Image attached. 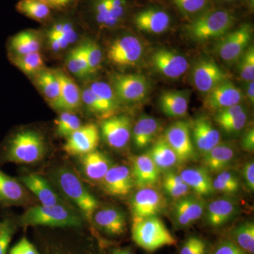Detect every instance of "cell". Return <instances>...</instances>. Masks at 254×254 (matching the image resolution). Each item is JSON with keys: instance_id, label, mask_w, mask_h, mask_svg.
<instances>
[{"instance_id": "9c48e42d", "label": "cell", "mask_w": 254, "mask_h": 254, "mask_svg": "<svg viewBox=\"0 0 254 254\" xmlns=\"http://www.w3.org/2000/svg\"><path fill=\"white\" fill-rule=\"evenodd\" d=\"M163 137L175 151L179 163H185L194 158V145L190 125L186 122L178 121L172 124L167 128Z\"/></svg>"}, {"instance_id": "db71d44e", "label": "cell", "mask_w": 254, "mask_h": 254, "mask_svg": "<svg viewBox=\"0 0 254 254\" xmlns=\"http://www.w3.org/2000/svg\"><path fill=\"white\" fill-rule=\"evenodd\" d=\"M213 254H246L236 244L232 242H224L217 247Z\"/></svg>"}, {"instance_id": "cb8c5ba5", "label": "cell", "mask_w": 254, "mask_h": 254, "mask_svg": "<svg viewBox=\"0 0 254 254\" xmlns=\"http://www.w3.org/2000/svg\"><path fill=\"white\" fill-rule=\"evenodd\" d=\"M19 181L38 198L41 205L50 206L63 203L49 182L41 175L30 173L20 177Z\"/></svg>"}, {"instance_id": "8992f818", "label": "cell", "mask_w": 254, "mask_h": 254, "mask_svg": "<svg viewBox=\"0 0 254 254\" xmlns=\"http://www.w3.org/2000/svg\"><path fill=\"white\" fill-rule=\"evenodd\" d=\"M40 254H102L86 237L53 236L41 239Z\"/></svg>"}, {"instance_id": "003e7915", "label": "cell", "mask_w": 254, "mask_h": 254, "mask_svg": "<svg viewBox=\"0 0 254 254\" xmlns=\"http://www.w3.org/2000/svg\"><path fill=\"white\" fill-rule=\"evenodd\" d=\"M220 1H224V2H229V1H235V0H219Z\"/></svg>"}, {"instance_id": "f907efd6", "label": "cell", "mask_w": 254, "mask_h": 254, "mask_svg": "<svg viewBox=\"0 0 254 254\" xmlns=\"http://www.w3.org/2000/svg\"><path fill=\"white\" fill-rule=\"evenodd\" d=\"M244 111H245V108L240 104L233 105V106L230 107V108L219 110V111L216 112V115L215 116V123L218 125L225 123V122L229 121V120L235 118L239 114Z\"/></svg>"}, {"instance_id": "681fc988", "label": "cell", "mask_w": 254, "mask_h": 254, "mask_svg": "<svg viewBox=\"0 0 254 254\" xmlns=\"http://www.w3.org/2000/svg\"><path fill=\"white\" fill-rule=\"evenodd\" d=\"M247 119H248L247 114L245 111H244L239 114L237 116L232 119V120L220 124L218 125L224 131L227 133H238V132L242 131L244 127H245Z\"/></svg>"}, {"instance_id": "44dd1931", "label": "cell", "mask_w": 254, "mask_h": 254, "mask_svg": "<svg viewBox=\"0 0 254 254\" xmlns=\"http://www.w3.org/2000/svg\"><path fill=\"white\" fill-rule=\"evenodd\" d=\"M102 180L105 191L116 196L128 194L135 186L131 170L125 165H113Z\"/></svg>"}, {"instance_id": "6da1fadb", "label": "cell", "mask_w": 254, "mask_h": 254, "mask_svg": "<svg viewBox=\"0 0 254 254\" xmlns=\"http://www.w3.org/2000/svg\"><path fill=\"white\" fill-rule=\"evenodd\" d=\"M17 226L50 227L56 228L78 229L82 227L81 217L66 205L32 206L18 218Z\"/></svg>"}, {"instance_id": "836d02e7", "label": "cell", "mask_w": 254, "mask_h": 254, "mask_svg": "<svg viewBox=\"0 0 254 254\" xmlns=\"http://www.w3.org/2000/svg\"><path fill=\"white\" fill-rule=\"evenodd\" d=\"M9 49L14 55H21L36 53L41 49V41L36 32H20L11 38Z\"/></svg>"}, {"instance_id": "c3c4849f", "label": "cell", "mask_w": 254, "mask_h": 254, "mask_svg": "<svg viewBox=\"0 0 254 254\" xmlns=\"http://www.w3.org/2000/svg\"><path fill=\"white\" fill-rule=\"evenodd\" d=\"M206 244L198 237H190L182 246L180 254H205Z\"/></svg>"}, {"instance_id": "52a82bcc", "label": "cell", "mask_w": 254, "mask_h": 254, "mask_svg": "<svg viewBox=\"0 0 254 254\" xmlns=\"http://www.w3.org/2000/svg\"><path fill=\"white\" fill-rule=\"evenodd\" d=\"M253 36V28L244 24L235 31L225 35L217 45L215 51L220 59L228 64L236 63L248 49Z\"/></svg>"}, {"instance_id": "5bb4252c", "label": "cell", "mask_w": 254, "mask_h": 254, "mask_svg": "<svg viewBox=\"0 0 254 254\" xmlns=\"http://www.w3.org/2000/svg\"><path fill=\"white\" fill-rule=\"evenodd\" d=\"M101 132L109 146L122 149L128 144L131 138V120L125 115L110 117L102 123Z\"/></svg>"}, {"instance_id": "f1b7e54d", "label": "cell", "mask_w": 254, "mask_h": 254, "mask_svg": "<svg viewBox=\"0 0 254 254\" xmlns=\"http://www.w3.org/2000/svg\"><path fill=\"white\" fill-rule=\"evenodd\" d=\"M190 96L188 91L164 92L159 98L160 110L167 116L182 118L188 112Z\"/></svg>"}, {"instance_id": "74e56055", "label": "cell", "mask_w": 254, "mask_h": 254, "mask_svg": "<svg viewBox=\"0 0 254 254\" xmlns=\"http://www.w3.org/2000/svg\"><path fill=\"white\" fill-rule=\"evenodd\" d=\"M163 187L165 193L175 198H181L188 195L190 190L181 175L171 171L168 172L164 176Z\"/></svg>"}, {"instance_id": "680465c9", "label": "cell", "mask_w": 254, "mask_h": 254, "mask_svg": "<svg viewBox=\"0 0 254 254\" xmlns=\"http://www.w3.org/2000/svg\"><path fill=\"white\" fill-rule=\"evenodd\" d=\"M242 147L244 150L247 151L252 152L254 149V130L251 128L246 133L243 137L242 142Z\"/></svg>"}, {"instance_id": "d6986e66", "label": "cell", "mask_w": 254, "mask_h": 254, "mask_svg": "<svg viewBox=\"0 0 254 254\" xmlns=\"http://www.w3.org/2000/svg\"><path fill=\"white\" fill-rule=\"evenodd\" d=\"M192 138L198 153L206 154L220 143V132L213 126L210 120L205 117L195 119L190 127Z\"/></svg>"}, {"instance_id": "ba28073f", "label": "cell", "mask_w": 254, "mask_h": 254, "mask_svg": "<svg viewBox=\"0 0 254 254\" xmlns=\"http://www.w3.org/2000/svg\"><path fill=\"white\" fill-rule=\"evenodd\" d=\"M111 86L119 100L126 103L141 101L150 89L147 78L139 74H115Z\"/></svg>"}, {"instance_id": "9f6ffc18", "label": "cell", "mask_w": 254, "mask_h": 254, "mask_svg": "<svg viewBox=\"0 0 254 254\" xmlns=\"http://www.w3.org/2000/svg\"><path fill=\"white\" fill-rule=\"evenodd\" d=\"M75 50H76L80 66H81V70L83 71V73H84L85 76L90 74L84 43H81V45L75 48Z\"/></svg>"}, {"instance_id": "11a10c76", "label": "cell", "mask_w": 254, "mask_h": 254, "mask_svg": "<svg viewBox=\"0 0 254 254\" xmlns=\"http://www.w3.org/2000/svg\"><path fill=\"white\" fill-rule=\"evenodd\" d=\"M242 175L245 180L247 188L250 191L254 190V163L253 161H250L245 164L242 169Z\"/></svg>"}, {"instance_id": "d6a6232c", "label": "cell", "mask_w": 254, "mask_h": 254, "mask_svg": "<svg viewBox=\"0 0 254 254\" xmlns=\"http://www.w3.org/2000/svg\"><path fill=\"white\" fill-rule=\"evenodd\" d=\"M148 154L160 171H167L179 163L175 151L165 141L163 136L157 139Z\"/></svg>"}, {"instance_id": "816d5d0a", "label": "cell", "mask_w": 254, "mask_h": 254, "mask_svg": "<svg viewBox=\"0 0 254 254\" xmlns=\"http://www.w3.org/2000/svg\"><path fill=\"white\" fill-rule=\"evenodd\" d=\"M9 254H40L39 251L26 237H23L10 249Z\"/></svg>"}, {"instance_id": "e575fe53", "label": "cell", "mask_w": 254, "mask_h": 254, "mask_svg": "<svg viewBox=\"0 0 254 254\" xmlns=\"http://www.w3.org/2000/svg\"><path fill=\"white\" fill-rule=\"evenodd\" d=\"M36 84L51 106L56 103L60 95V82L55 71L43 69L36 74Z\"/></svg>"}, {"instance_id": "30bf717a", "label": "cell", "mask_w": 254, "mask_h": 254, "mask_svg": "<svg viewBox=\"0 0 254 254\" xmlns=\"http://www.w3.org/2000/svg\"><path fill=\"white\" fill-rule=\"evenodd\" d=\"M163 195L153 187L140 189L131 200L133 222L155 217L165 208Z\"/></svg>"}, {"instance_id": "e7e4bbea", "label": "cell", "mask_w": 254, "mask_h": 254, "mask_svg": "<svg viewBox=\"0 0 254 254\" xmlns=\"http://www.w3.org/2000/svg\"><path fill=\"white\" fill-rule=\"evenodd\" d=\"M38 1H42V2L45 3V4L49 5L50 7H51L52 1H53V0H38Z\"/></svg>"}, {"instance_id": "ee69618b", "label": "cell", "mask_w": 254, "mask_h": 254, "mask_svg": "<svg viewBox=\"0 0 254 254\" xmlns=\"http://www.w3.org/2000/svg\"><path fill=\"white\" fill-rule=\"evenodd\" d=\"M239 65V73L244 81L249 82L254 80V48L249 47L243 55L241 57Z\"/></svg>"}, {"instance_id": "60d3db41", "label": "cell", "mask_w": 254, "mask_h": 254, "mask_svg": "<svg viewBox=\"0 0 254 254\" xmlns=\"http://www.w3.org/2000/svg\"><path fill=\"white\" fill-rule=\"evenodd\" d=\"M237 245L242 250L254 253V224L253 222H247L235 228L232 232Z\"/></svg>"}, {"instance_id": "bcb514c9", "label": "cell", "mask_w": 254, "mask_h": 254, "mask_svg": "<svg viewBox=\"0 0 254 254\" xmlns=\"http://www.w3.org/2000/svg\"><path fill=\"white\" fill-rule=\"evenodd\" d=\"M87 60L90 73H94L100 67L102 62V52L100 47L92 41L85 42Z\"/></svg>"}, {"instance_id": "7c38bea8", "label": "cell", "mask_w": 254, "mask_h": 254, "mask_svg": "<svg viewBox=\"0 0 254 254\" xmlns=\"http://www.w3.org/2000/svg\"><path fill=\"white\" fill-rule=\"evenodd\" d=\"M100 132L94 124L81 126L68 137L64 150L71 155H83L96 150L99 144Z\"/></svg>"}, {"instance_id": "4fadbf2b", "label": "cell", "mask_w": 254, "mask_h": 254, "mask_svg": "<svg viewBox=\"0 0 254 254\" xmlns=\"http://www.w3.org/2000/svg\"><path fill=\"white\" fill-rule=\"evenodd\" d=\"M226 72L215 62L203 60L195 64L192 71V80L198 91L208 93L222 82L227 81Z\"/></svg>"}, {"instance_id": "f35d334b", "label": "cell", "mask_w": 254, "mask_h": 254, "mask_svg": "<svg viewBox=\"0 0 254 254\" xmlns=\"http://www.w3.org/2000/svg\"><path fill=\"white\" fill-rule=\"evenodd\" d=\"M89 88L105 105L111 115L118 109L120 100L110 85L105 82L95 81L91 83Z\"/></svg>"}, {"instance_id": "484cf974", "label": "cell", "mask_w": 254, "mask_h": 254, "mask_svg": "<svg viewBox=\"0 0 254 254\" xmlns=\"http://www.w3.org/2000/svg\"><path fill=\"white\" fill-rule=\"evenodd\" d=\"M94 222L98 228L110 236H120L126 231V218L118 209H102L94 213Z\"/></svg>"}, {"instance_id": "8d00e7d4", "label": "cell", "mask_w": 254, "mask_h": 254, "mask_svg": "<svg viewBox=\"0 0 254 254\" xmlns=\"http://www.w3.org/2000/svg\"><path fill=\"white\" fill-rule=\"evenodd\" d=\"M18 12L35 21H46L51 15V7L38 0H20L16 6Z\"/></svg>"}, {"instance_id": "7402d4cb", "label": "cell", "mask_w": 254, "mask_h": 254, "mask_svg": "<svg viewBox=\"0 0 254 254\" xmlns=\"http://www.w3.org/2000/svg\"><path fill=\"white\" fill-rule=\"evenodd\" d=\"M55 72L60 82V95L58 100L52 107L55 109L71 113L77 110L81 102V93L77 84L63 71L55 70Z\"/></svg>"}, {"instance_id": "ac0fdd59", "label": "cell", "mask_w": 254, "mask_h": 254, "mask_svg": "<svg viewBox=\"0 0 254 254\" xmlns=\"http://www.w3.org/2000/svg\"><path fill=\"white\" fill-rule=\"evenodd\" d=\"M133 21L140 31L150 34H161L170 28L172 18L165 10L150 6L138 11L135 15Z\"/></svg>"}, {"instance_id": "83f0119b", "label": "cell", "mask_w": 254, "mask_h": 254, "mask_svg": "<svg viewBox=\"0 0 254 254\" xmlns=\"http://www.w3.org/2000/svg\"><path fill=\"white\" fill-rule=\"evenodd\" d=\"M236 155L235 145L220 142L213 149L203 155L204 168L209 172L220 173L229 166Z\"/></svg>"}, {"instance_id": "f5cc1de1", "label": "cell", "mask_w": 254, "mask_h": 254, "mask_svg": "<svg viewBox=\"0 0 254 254\" xmlns=\"http://www.w3.org/2000/svg\"><path fill=\"white\" fill-rule=\"evenodd\" d=\"M66 64L67 68L73 74L78 76V77H83L85 76L84 73L82 71L81 66L76 55V50L73 49L67 55L66 60Z\"/></svg>"}, {"instance_id": "7bdbcfd3", "label": "cell", "mask_w": 254, "mask_h": 254, "mask_svg": "<svg viewBox=\"0 0 254 254\" xmlns=\"http://www.w3.org/2000/svg\"><path fill=\"white\" fill-rule=\"evenodd\" d=\"M55 124L58 134L65 138H68L81 126L79 118L71 112H63Z\"/></svg>"}, {"instance_id": "be15d7a7", "label": "cell", "mask_w": 254, "mask_h": 254, "mask_svg": "<svg viewBox=\"0 0 254 254\" xmlns=\"http://www.w3.org/2000/svg\"><path fill=\"white\" fill-rule=\"evenodd\" d=\"M112 254H133L131 251L128 250H122V249H116L114 250Z\"/></svg>"}, {"instance_id": "3957f363", "label": "cell", "mask_w": 254, "mask_h": 254, "mask_svg": "<svg viewBox=\"0 0 254 254\" xmlns=\"http://www.w3.org/2000/svg\"><path fill=\"white\" fill-rule=\"evenodd\" d=\"M46 154L43 137L36 131H21L11 137L5 145L3 160L18 164L36 163Z\"/></svg>"}, {"instance_id": "6125c7cd", "label": "cell", "mask_w": 254, "mask_h": 254, "mask_svg": "<svg viewBox=\"0 0 254 254\" xmlns=\"http://www.w3.org/2000/svg\"><path fill=\"white\" fill-rule=\"evenodd\" d=\"M247 97L251 103H254V81L249 82L248 87H247Z\"/></svg>"}, {"instance_id": "8fae6325", "label": "cell", "mask_w": 254, "mask_h": 254, "mask_svg": "<svg viewBox=\"0 0 254 254\" xmlns=\"http://www.w3.org/2000/svg\"><path fill=\"white\" fill-rule=\"evenodd\" d=\"M143 53V45L137 37L125 36L112 43L108 58L118 66H134L141 60Z\"/></svg>"}, {"instance_id": "603a6c76", "label": "cell", "mask_w": 254, "mask_h": 254, "mask_svg": "<svg viewBox=\"0 0 254 254\" xmlns=\"http://www.w3.org/2000/svg\"><path fill=\"white\" fill-rule=\"evenodd\" d=\"M205 208L204 200L194 196L186 195L179 198L174 205V218L179 226H190L203 215Z\"/></svg>"}, {"instance_id": "2e32d148", "label": "cell", "mask_w": 254, "mask_h": 254, "mask_svg": "<svg viewBox=\"0 0 254 254\" xmlns=\"http://www.w3.org/2000/svg\"><path fill=\"white\" fill-rule=\"evenodd\" d=\"M128 5L127 0H93L92 11L98 25L112 28L123 21Z\"/></svg>"}, {"instance_id": "7dc6e473", "label": "cell", "mask_w": 254, "mask_h": 254, "mask_svg": "<svg viewBox=\"0 0 254 254\" xmlns=\"http://www.w3.org/2000/svg\"><path fill=\"white\" fill-rule=\"evenodd\" d=\"M2 222V230L0 234V254H7L17 225L16 222L8 218L5 219Z\"/></svg>"}, {"instance_id": "f6af8a7d", "label": "cell", "mask_w": 254, "mask_h": 254, "mask_svg": "<svg viewBox=\"0 0 254 254\" xmlns=\"http://www.w3.org/2000/svg\"><path fill=\"white\" fill-rule=\"evenodd\" d=\"M81 100L92 113L105 118L111 115L105 105L100 101L99 98L90 89V88H85L82 92Z\"/></svg>"}, {"instance_id": "6f0895ef", "label": "cell", "mask_w": 254, "mask_h": 254, "mask_svg": "<svg viewBox=\"0 0 254 254\" xmlns=\"http://www.w3.org/2000/svg\"><path fill=\"white\" fill-rule=\"evenodd\" d=\"M61 33L66 38L68 44L73 43L77 38L74 26L69 21H63V30Z\"/></svg>"}, {"instance_id": "f546056e", "label": "cell", "mask_w": 254, "mask_h": 254, "mask_svg": "<svg viewBox=\"0 0 254 254\" xmlns=\"http://www.w3.org/2000/svg\"><path fill=\"white\" fill-rule=\"evenodd\" d=\"M237 205L235 201L227 198H220L210 202L207 207L205 219L209 225L218 227L230 221L237 213Z\"/></svg>"}, {"instance_id": "277c9868", "label": "cell", "mask_w": 254, "mask_h": 254, "mask_svg": "<svg viewBox=\"0 0 254 254\" xmlns=\"http://www.w3.org/2000/svg\"><path fill=\"white\" fill-rule=\"evenodd\" d=\"M53 179L60 190L81 210L85 218L91 221L98 202L87 190L77 175L69 169L60 168L53 173Z\"/></svg>"}, {"instance_id": "d590c367", "label": "cell", "mask_w": 254, "mask_h": 254, "mask_svg": "<svg viewBox=\"0 0 254 254\" xmlns=\"http://www.w3.org/2000/svg\"><path fill=\"white\" fill-rule=\"evenodd\" d=\"M10 56V60L15 66L26 74L36 75L44 69V61L40 52Z\"/></svg>"}, {"instance_id": "d4e9b609", "label": "cell", "mask_w": 254, "mask_h": 254, "mask_svg": "<svg viewBox=\"0 0 254 254\" xmlns=\"http://www.w3.org/2000/svg\"><path fill=\"white\" fill-rule=\"evenodd\" d=\"M160 173V170L148 153L133 158L132 176L134 185L140 189L155 185L158 181Z\"/></svg>"}, {"instance_id": "4316f807", "label": "cell", "mask_w": 254, "mask_h": 254, "mask_svg": "<svg viewBox=\"0 0 254 254\" xmlns=\"http://www.w3.org/2000/svg\"><path fill=\"white\" fill-rule=\"evenodd\" d=\"M180 175L190 190H193L198 196L211 195L215 192L213 180L210 172L204 167L185 169Z\"/></svg>"}, {"instance_id": "e0dca14e", "label": "cell", "mask_w": 254, "mask_h": 254, "mask_svg": "<svg viewBox=\"0 0 254 254\" xmlns=\"http://www.w3.org/2000/svg\"><path fill=\"white\" fill-rule=\"evenodd\" d=\"M206 94L203 104L210 111L218 112L239 105L243 98L240 88L229 81L222 82Z\"/></svg>"}, {"instance_id": "7a4b0ae2", "label": "cell", "mask_w": 254, "mask_h": 254, "mask_svg": "<svg viewBox=\"0 0 254 254\" xmlns=\"http://www.w3.org/2000/svg\"><path fill=\"white\" fill-rule=\"evenodd\" d=\"M235 21V16L227 10L208 9L190 20L185 29L187 34L194 41H207L226 35Z\"/></svg>"}, {"instance_id": "03108f58", "label": "cell", "mask_w": 254, "mask_h": 254, "mask_svg": "<svg viewBox=\"0 0 254 254\" xmlns=\"http://www.w3.org/2000/svg\"><path fill=\"white\" fill-rule=\"evenodd\" d=\"M3 222H0V234H1V230H2Z\"/></svg>"}, {"instance_id": "b9f144b4", "label": "cell", "mask_w": 254, "mask_h": 254, "mask_svg": "<svg viewBox=\"0 0 254 254\" xmlns=\"http://www.w3.org/2000/svg\"><path fill=\"white\" fill-rule=\"evenodd\" d=\"M173 1L184 16L191 20L208 9L209 0H173Z\"/></svg>"}, {"instance_id": "ab89813d", "label": "cell", "mask_w": 254, "mask_h": 254, "mask_svg": "<svg viewBox=\"0 0 254 254\" xmlns=\"http://www.w3.org/2000/svg\"><path fill=\"white\" fill-rule=\"evenodd\" d=\"M213 186L215 191L224 194L232 195L239 191L240 183L238 177L235 173L227 170H222L213 180Z\"/></svg>"}, {"instance_id": "5b68a950", "label": "cell", "mask_w": 254, "mask_h": 254, "mask_svg": "<svg viewBox=\"0 0 254 254\" xmlns=\"http://www.w3.org/2000/svg\"><path fill=\"white\" fill-rule=\"evenodd\" d=\"M131 235L133 242L148 252L177 243L171 232L157 216L133 222Z\"/></svg>"}, {"instance_id": "91938a15", "label": "cell", "mask_w": 254, "mask_h": 254, "mask_svg": "<svg viewBox=\"0 0 254 254\" xmlns=\"http://www.w3.org/2000/svg\"><path fill=\"white\" fill-rule=\"evenodd\" d=\"M74 0H53L51 7L55 9H62L71 4Z\"/></svg>"}, {"instance_id": "ffe728a7", "label": "cell", "mask_w": 254, "mask_h": 254, "mask_svg": "<svg viewBox=\"0 0 254 254\" xmlns=\"http://www.w3.org/2000/svg\"><path fill=\"white\" fill-rule=\"evenodd\" d=\"M28 190L18 180L0 170V206H20L30 203Z\"/></svg>"}, {"instance_id": "94428289", "label": "cell", "mask_w": 254, "mask_h": 254, "mask_svg": "<svg viewBox=\"0 0 254 254\" xmlns=\"http://www.w3.org/2000/svg\"><path fill=\"white\" fill-rule=\"evenodd\" d=\"M48 36L52 49L54 50L55 52H59L61 48H60L59 42H58L57 37L50 33H48Z\"/></svg>"}, {"instance_id": "9a60e30c", "label": "cell", "mask_w": 254, "mask_h": 254, "mask_svg": "<svg viewBox=\"0 0 254 254\" xmlns=\"http://www.w3.org/2000/svg\"><path fill=\"white\" fill-rule=\"evenodd\" d=\"M151 63L160 74L169 78H178L189 68L188 60L173 50L159 49L151 57Z\"/></svg>"}, {"instance_id": "1f68e13d", "label": "cell", "mask_w": 254, "mask_h": 254, "mask_svg": "<svg viewBox=\"0 0 254 254\" xmlns=\"http://www.w3.org/2000/svg\"><path fill=\"white\" fill-rule=\"evenodd\" d=\"M160 130V123L153 117L143 115L133 128V141L138 149H143L154 141Z\"/></svg>"}, {"instance_id": "4dcf8cb0", "label": "cell", "mask_w": 254, "mask_h": 254, "mask_svg": "<svg viewBox=\"0 0 254 254\" xmlns=\"http://www.w3.org/2000/svg\"><path fill=\"white\" fill-rule=\"evenodd\" d=\"M81 162L85 175L94 181L103 180L113 166L110 158L105 153L97 150L81 155Z\"/></svg>"}]
</instances>
